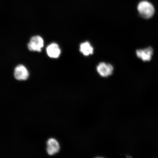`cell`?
<instances>
[{
  "instance_id": "cell-6",
  "label": "cell",
  "mask_w": 158,
  "mask_h": 158,
  "mask_svg": "<svg viewBox=\"0 0 158 158\" xmlns=\"http://www.w3.org/2000/svg\"><path fill=\"white\" fill-rule=\"evenodd\" d=\"M153 51V48L149 47L143 49H138L136 51V54L138 58L141 59L144 62H147L151 60Z\"/></svg>"
},
{
  "instance_id": "cell-1",
  "label": "cell",
  "mask_w": 158,
  "mask_h": 158,
  "mask_svg": "<svg viewBox=\"0 0 158 158\" xmlns=\"http://www.w3.org/2000/svg\"><path fill=\"white\" fill-rule=\"evenodd\" d=\"M138 10L141 16L145 19H149L153 16L155 10L151 3L147 1L140 2L138 6Z\"/></svg>"
},
{
  "instance_id": "cell-8",
  "label": "cell",
  "mask_w": 158,
  "mask_h": 158,
  "mask_svg": "<svg viewBox=\"0 0 158 158\" xmlns=\"http://www.w3.org/2000/svg\"><path fill=\"white\" fill-rule=\"evenodd\" d=\"M80 50L85 56H89L93 54V47L88 41L81 43L80 45Z\"/></svg>"
},
{
  "instance_id": "cell-3",
  "label": "cell",
  "mask_w": 158,
  "mask_h": 158,
  "mask_svg": "<svg viewBox=\"0 0 158 158\" xmlns=\"http://www.w3.org/2000/svg\"><path fill=\"white\" fill-rule=\"evenodd\" d=\"M97 71L101 76L106 77L111 75L113 72L114 68L111 64L101 62L97 67Z\"/></svg>"
},
{
  "instance_id": "cell-5",
  "label": "cell",
  "mask_w": 158,
  "mask_h": 158,
  "mask_svg": "<svg viewBox=\"0 0 158 158\" xmlns=\"http://www.w3.org/2000/svg\"><path fill=\"white\" fill-rule=\"evenodd\" d=\"M60 146L58 142L54 138H50L47 142V151L49 155L52 156L59 152Z\"/></svg>"
},
{
  "instance_id": "cell-2",
  "label": "cell",
  "mask_w": 158,
  "mask_h": 158,
  "mask_svg": "<svg viewBox=\"0 0 158 158\" xmlns=\"http://www.w3.org/2000/svg\"><path fill=\"white\" fill-rule=\"evenodd\" d=\"M43 39L39 35H35L31 37L27 44V47L30 51L40 52L44 46Z\"/></svg>"
},
{
  "instance_id": "cell-7",
  "label": "cell",
  "mask_w": 158,
  "mask_h": 158,
  "mask_svg": "<svg viewBox=\"0 0 158 158\" xmlns=\"http://www.w3.org/2000/svg\"><path fill=\"white\" fill-rule=\"evenodd\" d=\"M47 55L51 58H58L61 54V50L58 44L52 43L47 47Z\"/></svg>"
},
{
  "instance_id": "cell-4",
  "label": "cell",
  "mask_w": 158,
  "mask_h": 158,
  "mask_svg": "<svg viewBox=\"0 0 158 158\" xmlns=\"http://www.w3.org/2000/svg\"><path fill=\"white\" fill-rule=\"evenodd\" d=\"M14 76L18 80L25 81L28 78L29 73L25 66L23 65H19L15 69Z\"/></svg>"
}]
</instances>
